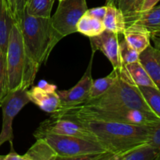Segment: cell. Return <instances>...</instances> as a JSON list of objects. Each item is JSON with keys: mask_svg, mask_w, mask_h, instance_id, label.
<instances>
[{"mask_svg": "<svg viewBox=\"0 0 160 160\" xmlns=\"http://www.w3.org/2000/svg\"><path fill=\"white\" fill-rule=\"evenodd\" d=\"M56 112L77 120L87 128L95 136L98 143L101 144L108 152L114 155L113 160H117V156L134 147L148 142L152 128L82 117L62 111Z\"/></svg>", "mask_w": 160, "mask_h": 160, "instance_id": "1", "label": "cell"}, {"mask_svg": "<svg viewBox=\"0 0 160 160\" xmlns=\"http://www.w3.org/2000/svg\"><path fill=\"white\" fill-rule=\"evenodd\" d=\"M23 37L27 55L37 68L45 63L56 44L61 40L55 31L51 17L31 16L26 9L17 20Z\"/></svg>", "mask_w": 160, "mask_h": 160, "instance_id": "2", "label": "cell"}, {"mask_svg": "<svg viewBox=\"0 0 160 160\" xmlns=\"http://www.w3.org/2000/svg\"><path fill=\"white\" fill-rule=\"evenodd\" d=\"M8 91L28 89L33 85L37 68L27 55L20 26L14 21L9 33L6 48Z\"/></svg>", "mask_w": 160, "mask_h": 160, "instance_id": "3", "label": "cell"}, {"mask_svg": "<svg viewBox=\"0 0 160 160\" xmlns=\"http://www.w3.org/2000/svg\"><path fill=\"white\" fill-rule=\"evenodd\" d=\"M116 70L117 78L109 90L102 96L82 104L99 109H134L155 114L138 87L130 79L123 67L120 70Z\"/></svg>", "mask_w": 160, "mask_h": 160, "instance_id": "4", "label": "cell"}, {"mask_svg": "<svg viewBox=\"0 0 160 160\" xmlns=\"http://www.w3.org/2000/svg\"><path fill=\"white\" fill-rule=\"evenodd\" d=\"M43 138L57 153L58 159L113 160L114 155L97 142L55 134Z\"/></svg>", "mask_w": 160, "mask_h": 160, "instance_id": "5", "label": "cell"}, {"mask_svg": "<svg viewBox=\"0 0 160 160\" xmlns=\"http://www.w3.org/2000/svg\"><path fill=\"white\" fill-rule=\"evenodd\" d=\"M59 111L82 117H92L101 120H112L140 126H154L160 122L156 114L134 109H99L81 104L71 107L62 108Z\"/></svg>", "mask_w": 160, "mask_h": 160, "instance_id": "6", "label": "cell"}, {"mask_svg": "<svg viewBox=\"0 0 160 160\" xmlns=\"http://www.w3.org/2000/svg\"><path fill=\"white\" fill-rule=\"evenodd\" d=\"M51 22L60 39L78 32L77 24L88 10L86 0H61Z\"/></svg>", "mask_w": 160, "mask_h": 160, "instance_id": "7", "label": "cell"}, {"mask_svg": "<svg viewBox=\"0 0 160 160\" xmlns=\"http://www.w3.org/2000/svg\"><path fill=\"white\" fill-rule=\"evenodd\" d=\"M49 134L74 136L97 142L95 136L79 122L60 115L58 112L52 113L49 118L42 122L34 131V136L37 139Z\"/></svg>", "mask_w": 160, "mask_h": 160, "instance_id": "8", "label": "cell"}, {"mask_svg": "<svg viewBox=\"0 0 160 160\" xmlns=\"http://www.w3.org/2000/svg\"><path fill=\"white\" fill-rule=\"evenodd\" d=\"M30 102L28 89H17L11 91L5 96L1 103L2 110V125L0 132V146L6 142L12 145L13 131L12 122L16 116Z\"/></svg>", "mask_w": 160, "mask_h": 160, "instance_id": "9", "label": "cell"}, {"mask_svg": "<svg viewBox=\"0 0 160 160\" xmlns=\"http://www.w3.org/2000/svg\"><path fill=\"white\" fill-rule=\"evenodd\" d=\"M95 52H92L88 66L78 84L68 90L57 91L62 108L71 107L85 102L88 99L89 92L93 83L92 70Z\"/></svg>", "mask_w": 160, "mask_h": 160, "instance_id": "10", "label": "cell"}, {"mask_svg": "<svg viewBox=\"0 0 160 160\" xmlns=\"http://www.w3.org/2000/svg\"><path fill=\"white\" fill-rule=\"evenodd\" d=\"M28 95L30 102L44 112L54 113L62 109L60 98L55 84L41 81L38 86L28 89Z\"/></svg>", "mask_w": 160, "mask_h": 160, "instance_id": "11", "label": "cell"}, {"mask_svg": "<svg viewBox=\"0 0 160 160\" xmlns=\"http://www.w3.org/2000/svg\"><path fill=\"white\" fill-rule=\"evenodd\" d=\"M92 52L101 51L113 67V70H120L123 67L120 55L119 34L105 30L95 37L89 38Z\"/></svg>", "mask_w": 160, "mask_h": 160, "instance_id": "12", "label": "cell"}, {"mask_svg": "<svg viewBox=\"0 0 160 160\" xmlns=\"http://www.w3.org/2000/svg\"><path fill=\"white\" fill-rule=\"evenodd\" d=\"M139 61L160 92V49L151 45L140 53Z\"/></svg>", "mask_w": 160, "mask_h": 160, "instance_id": "13", "label": "cell"}, {"mask_svg": "<svg viewBox=\"0 0 160 160\" xmlns=\"http://www.w3.org/2000/svg\"><path fill=\"white\" fill-rule=\"evenodd\" d=\"M129 45L141 53L151 44V37L146 30L136 23H132L126 28L122 34Z\"/></svg>", "mask_w": 160, "mask_h": 160, "instance_id": "14", "label": "cell"}, {"mask_svg": "<svg viewBox=\"0 0 160 160\" xmlns=\"http://www.w3.org/2000/svg\"><path fill=\"white\" fill-rule=\"evenodd\" d=\"M143 2L144 0H106V5L118 8L123 12L128 27L140 17Z\"/></svg>", "mask_w": 160, "mask_h": 160, "instance_id": "15", "label": "cell"}, {"mask_svg": "<svg viewBox=\"0 0 160 160\" xmlns=\"http://www.w3.org/2000/svg\"><path fill=\"white\" fill-rule=\"evenodd\" d=\"M133 23L145 28L150 34L151 39L160 37V5L155 6L149 10L142 12Z\"/></svg>", "mask_w": 160, "mask_h": 160, "instance_id": "16", "label": "cell"}, {"mask_svg": "<svg viewBox=\"0 0 160 160\" xmlns=\"http://www.w3.org/2000/svg\"><path fill=\"white\" fill-rule=\"evenodd\" d=\"M106 12L102 22L106 31L122 34L127 28L123 12L112 5H106Z\"/></svg>", "mask_w": 160, "mask_h": 160, "instance_id": "17", "label": "cell"}, {"mask_svg": "<svg viewBox=\"0 0 160 160\" xmlns=\"http://www.w3.org/2000/svg\"><path fill=\"white\" fill-rule=\"evenodd\" d=\"M26 160H56L58 155L44 138H37L35 143L24 154Z\"/></svg>", "mask_w": 160, "mask_h": 160, "instance_id": "18", "label": "cell"}, {"mask_svg": "<svg viewBox=\"0 0 160 160\" xmlns=\"http://www.w3.org/2000/svg\"><path fill=\"white\" fill-rule=\"evenodd\" d=\"M14 21L7 1L0 0V48L5 52H6L9 33Z\"/></svg>", "mask_w": 160, "mask_h": 160, "instance_id": "19", "label": "cell"}, {"mask_svg": "<svg viewBox=\"0 0 160 160\" xmlns=\"http://www.w3.org/2000/svg\"><path fill=\"white\" fill-rule=\"evenodd\" d=\"M123 67L130 79L135 85L140 87H152L157 89L156 84L139 60L132 63L123 65Z\"/></svg>", "mask_w": 160, "mask_h": 160, "instance_id": "20", "label": "cell"}, {"mask_svg": "<svg viewBox=\"0 0 160 160\" xmlns=\"http://www.w3.org/2000/svg\"><path fill=\"white\" fill-rule=\"evenodd\" d=\"M158 151L148 142L134 147L118 156L117 160H157Z\"/></svg>", "mask_w": 160, "mask_h": 160, "instance_id": "21", "label": "cell"}, {"mask_svg": "<svg viewBox=\"0 0 160 160\" xmlns=\"http://www.w3.org/2000/svg\"><path fill=\"white\" fill-rule=\"evenodd\" d=\"M105 30L102 20L95 18L86 12L81 17L77 24L78 32L88 38L98 35Z\"/></svg>", "mask_w": 160, "mask_h": 160, "instance_id": "22", "label": "cell"}, {"mask_svg": "<svg viewBox=\"0 0 160 160\" xmlns=\"http://www.w3.org/2000/svg\"><path fill=\"white\" fill-rule=\"evenodd\" d=\"M117 78V72L116 70H113L109 75L105 78H98V79L93 81L92 85L91 87L90 92H89L88 100L95 99L102 96L104 93H106L109 88L113 84L116 79ZM86 101V102H87Z\"/></svg>", "mask_w": 160, "mask_h": 160, "instance_id": "23", "label": "cell"}, {"mask_svg": "<svg viewBox=\"0 0 160 160\" xmlns=\"http://www.w3.org/2000/svg\"><path fill=\"white\" fill-rule=\"evenodd\" d=\"M55 0H26L25 9L31 16L51 17Z\"/></svg>", "mask_w": 160, "mask_h": 160, "instance_id": "24", "label": "cell"}, {"mask_svg": "<svg viewBox=\"0 0 160 160\" xmlns=\"http://www.w3.org/2000/svg\"><path fill=\"white\" fill-rule=\"evenodd\" d=\"M152 112L160 118V92L152 87L138 86Z\"/></svg>", "mask_w": 160, "mask_h": 160, "instance_id": "25", "label": "cell"}, {"mask_svg": "<svg viewBox=\"0 0 160 160\" xmlns=\"http://www.w3.org/2000/svg\"><path fill=\"white\" fill-rule=\"evenodd\" d=\"M120 55L122 64L126 65L138 61L140 53L130 46L124 38H122L120 41Z\"/></svg>", "mask_w": 160, "mask_h": 160, "instance_id": "26", "label": "cell"}, {"mask_svg": "<svg viewBox=\"0 0 160 160\" xmlns=\"http://www.w3.org/2000/svg\"><path fill=\"white\" fill-rule=\"evenodd\" d=\"M6 53L0 48V101L1 102L9 92Z\"/></svg>", "mask_w": 160, "mask_h": 160, "instance_id": "27", "label": "cell"}, {"mask_svg": "<svg viewBox=\"0 0 160 160\" xmlns=\"http://www.w3.org/2000/svg\"><path fill=\"white\" fill-rule=\"evenodd\" d=\"M148 143L151 144L158 151V159L160 160V122L156 123L152 128L150 138Z\"/></svg>", "mask_w": 160, "mask_h": 160, "instance_id": "28", "label": "cell"}, {"mask_svg": "<svg viewBox=\"0 0 160 160\" xmlns=\"http://www.w3.org/2000/svg\"><path fill=\"white\" fill-rule=\"evenodd\" d=\"M106 9H107V8H106V6L92 8V9H88V10L86 11V13L92 16V17H95V18L98 19V20H102L105 15H106Z\"/></svg>", "mask_w": 160, "mask_h": 160, "instance_id": "29", "label": "cell"}, {"mask_svg": "<svg viewBox=\"0 0 160 160\" xmlns=\"http://www.w3.org/2000/svg\"><path fill=\"white\" fill-rule=\"evenodd\" d=\"M11 149L10 152L8 153L6 156H2V160H26L24 155L21 156L20 154H17L13 149V145H10Z\"/></svg>", "mask_w": 160, "mask_h": 160, "instance_id": "30", "label": "cell"}, {"mask_svg": "<svg viewBox=\"0 0 160 160\" xmlns=\"http://www.w3.org/2000/svg\"><path fill=\"white\" fill-rule=\"evenodd\" d=\"M160 0H144L143 5H142V12H146V11L149 10L152 8L154 7L155 6H156L158 2Z\"/></svg>", "mask_w": 160, "mask_h": 160, "instance_id": "31", "label": "cell"}, {"mask_svg": "<svg viewBox=\"0 0 160 160\" xmlns=\"http://www.w3.org/2000/svg\"><path fill=\"white\" fill-rule=\"evenodd\" d=\"M8 3V6H9V9L10 10L11 14H12V17H13L14 20L16 18V2H17V0H6Z\"/></svg>", "mask_w": 160, "mask_h": 160, "instance_id": "32", "label": "cell"}, {"mask_svg": "<svg viewBox=\"0 0 160 160\" xmlns=\"http://www.w3.org/2000/svg\"><path fill=\"white\" fill-rule=\"evenodd\" d=\"M153 40L155 43V47L159 48L160 49V38H152Z\"/></svg>", "mask_w": 160, "mask_h": 160, "instance_id": "33", "label": "cell"}, {"mask_svg": "<svg viewBox=\"0 0 160 160\" xmlns=\"http://www.w3.org/2000/svg\"><path fill=\"white\" fill-rule=\"evenodd\" d=\"M1 103H2V102L0 101V108H1Z\"/></svg>", "mask_w": 160, "mask_h": 160, "instance_id": "34", "label": "cell"}, {"mask_svg": "<svg viewBox=\"0 0 160 160\" xmlns=\"http://www.w3.org/2000/svg\"><path fill=\"white\" fill-rule=\"evenodd\" d=\"M59 1H61V0H59Z\"/></svg>", "mask_w": 160, "mask_h": 160, "instance_id": "35", "label": "cell"}, {"mask_svg": "<svg viewBox=\"0 0 160 160\" xmlns=\"http://www.w3.org/2000/svg\"><path fill=\"white\" fill-rule=\"evenodd\" d=\"M159 38H160V37H159Z\"/></svg>", "mask_w": 160, "mask_h": 160, "instance_id": "36", "label": "cell"}]
</instances>
